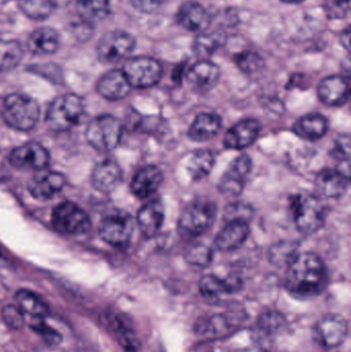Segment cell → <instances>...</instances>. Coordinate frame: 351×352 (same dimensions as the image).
Returning <instances> with one entry per match:
<instances>
[{"instance_id": "cell-31", "label": "cell", "mask_w": 351, "mask_h": 352, "mask_svg": "<svg viewBox=\"0 0 351 352\" xmlns=\"http://www.w3.org/2000/svg\"><path fill=\"white\" fill-rule=\"evenodd\" d=\"M214 156L210 151L198 150L188 161L187 170L192 179L198 182L212 173L214 166Z\"/></svg>"}, {"instance_id": "cell-9", "label": "cell", "mask_w": 351, "mask_h": 352, "mask_svg": "<svg viewBox=\"0 0 351 352\" xmlns=\"http://www.w3.org/2000/svg\"><path fill=\"white\" fill-rule=\"evenodd\" d=\"M122 72L125 74L130 86L134 88H150L160 82L163 68L154 58L135 57L126 62Z\"/></svg>"}, {"instance_id": "cell-21", "label": "cell", "mask_w": 351, "mask_h": 352, "mask_svg": "<svg viewBox=\"0 0 351 352\" xmlns=\"http://www.w3.org/2000/svg\"><path fill=\"white\" fill-rule=\"evenodd\" d=\"M249 235V227L247 221H227L226 226L216 235L214 244L222 252H232L242 246Z\"/></svg>"}, {"instance_id": "cell-40", "label": "cell", "mask_w": 351, "mask_h": 352, "mask_svg": "<svg viewBox=\"0 0 351 352\" xmlns=\"http://www.w3.org/2000/svg\"><path fill=\"white\" fill-rule=\"evenodd\" d=\"M185 261L192 266L207 267L212 262V250L202 244L192 246L187 250Z\"/></svg>"}, {"instance_id": "cell-46", "label": "cell", "mask_w": 351, "mask_h": 352, "mask_svg": "<svg viewBox=\"0 0 351 352\" xmlns=\"http://www.w3.org/2000/svg\"><path fill=\"white\" fill-rule=\"evenodd\" d=\"M340 41H341L342 45H344V47H346V50H350V28L346 29V30H344L343 32H342L341 38H340Z\"/></svg>"}, {"instance_id": "cell-8", "label": "cell", "mask_w": 351, "mask_h": 352, "mask_svg": "<svg viewBox=\"0 0 351 352\" xmlns=\"http://www.w3.org/2000/svg\"><path fill=\"white\" fill-rule=\"evenodd\" d=\"M52 225L59 233L82 235L91 229L88 213L76 203L66 201L55 207L52 213Z\"/></svg>"}, {"instance_id": "cell-27", "label": "cell", "mask_w": 351, "mask_h": 352, "mask_svg": "<svg viewBox=\"0 0 351 352\" xmlns=\"http://www.w3.org/2000/svg\"><path fill=\"white\" fill-rule=\"evenodd\" d=\"M241 287L242 283L237 277L220 279L216 275L210 274L202 277L199 283V291L204 297L214 298L224 294L236 293Z\"/></svg>"}, {"instance_id": "cell-15", "label": "cell", "mask_w": 351, "mask_h": 352, "mask_svg": "<svg viewBox=\"0 0 351 352\" xmlns=\"http://www.w3.org/2000/svg\"><path fill=\"white\" fill-rule=\"evenodd\" d=\"M317 333L324 346L334 349L346 341L348 334V322L343 316L329 314L317 324Z\"/></svg>"}, {"instance_id": "cell-23", "label": "cell", "mask_w": 351, "mask_h": 352, "mask_svg": "<svg viewBox=\"0 0 351 352\" xmlns=\"http://www.w3.org/2000/svg\"><path fill=\"white\" fill-rule=\"evenodd\" d=\"M132 87L122 70L113 69L101 76L97 82V91L107 100H122L128 96Z\"/></svg>"}, {"instance_id": "cell-2", "label": "cell", "mask_w": 351, "mask_h": 352, "mask_svg": "<svg viewBox=\"0 0 351 352\" xmlns=\"http://www.w3.org/2000/svg\"><path fill=\"white\" fill-rule=\"evenodd\" d=\"M84 118L86 107L82 99L76 94H65L52 102L45 122L53 131L64 132L80 126Z\"/></svg>"}, {"instance_id": "cell-41", "label": "cell", "mask_w": 351, "mask_h": 352, "mask_svg": "<svg viewBox=\"0 0 351 352\" xmlns=\"http://www.w3.org/2000/svg\"><path fill=\"white\" fill-rule=\"evenodd\" d=\"M1 318L4 324L12 330H20L24 327V312L18 306H4L1 310Z\"/></svg>"}, {"instance_id": "cell-17", "label": "cell", "mask_w": 351, "mask_h": 352, "mask_svg": "<svg viewBox=\"0 0 351 352\" xmlns=\"http://www.w3.org/2000/svg\"><path fill=\"white\" fill-rule=\"evenodd\" d=\"M220 80V69L208 60H201L192 65L187 72V80L196 92L212 90Z\"/></svg>"}, {"instance_id": "cell-47", "label": "cell", "mask_w": 351, "mask_h": 352, "mask_svg": "<svg viewBox=\"0 0 351 352\" xmlns=\"http://www.w3.org/2000/svg\"><path fill=\"white\" fill-rule=\"evenodd\" d=\"M282 1L288 2V3H299V2L303 1V0H282Z\"/></svg>"}, {"instance_id": "cell-43", "label": "cell", "mask_w": 351, "mask_h": 352, "mask_svg": "<svg viewBox=\"0 0 351 352\" xmlns=\"http://www.w3.org/2000/svg\"><path fill=\"white\" fill-rule=\"evenodd\" d=\"M350 0H325V10L330 19L338 20L350 14Z\"/></svg>"}, {"instance_id": "cell-36", "label": "cell", "mask_w": 351, "mask_h": 352, "mask_svg": "<svg viewBox=\"0 0 351 352\" xmlns=\"http://www.w3.org/2000/svg\"><path fill=\"white\" fill-rule=\"evenodd\" d=\"M225 37L223 33H201L194 41V52L201 57L212 55L216 50L220 49L224 43Z\"/></svg>"}, {"instance_id": "cell-34", "label": "cell", "mask_w": 351, "mask_h": 352, "mask_svg": "<svg viewBox=\"0 0 351 352\" xmlns=\"http://www.w3.org/2000/svg\"><path fill=\"white\" fill-rule=\"evenodd\" d=\"M24 55L22 45L16 41H0V70L16 67Z\"/></svg>"}, {"instance_id": "cell-22", "label": "cell", "mask_w": 351, "mask_h": 352, "mask_svg": "<svg viewBox=\"0 0 351 352\" xmlns=\"http://www.w3.org/2000/svg\"><path fill=\"white\" fill-rule=\"evenodd\" d=\"M93 186L101 192H113L122 182V170L117 162L111 159L99 162L91 175Z\"/></svg>"}, {"instance_id": "cell-28", "label": "cell", "mask_w": 351, "mask_h": 352, "mask_svg": "<svg viewBox=\"0 0 351 352\" xmlns=\"http://www.w3.org/2000/svg\"><path fill=\"white\" fill-rule=\"evenodd\" d=\"M294 131L297 135L310 142L321 140L328 131L327 119L319 113H308L295 124Z\"/></svg>"}, {"instance_id": "cell-19", "label": "cell", "mask_w": 351, "mask_h": 352, "mask_svg": "<svg viewBox=\"0 0 351 352\" xmlns=\"http://www.w3.org/2000/svg\"><path fill=\"white\" fill-rule=\"evenodd\" d=\"M165 209L160 199H152L144 205L137 213V225L146 237H154L164 223Z\"/></svg>"}, {"instance_id": "cell-12", "label": "cell", "mask_w": 351, "mask_h": 352, "mask_svg": "<svg viewBox=\"0 0 351 352\" xmlns=\"http://www.w3.org/2000/svg\"><path fill=\"white\" fill-rule=\"evenodd\" d=\"M51 157L45 146L34 142L22 144L12 151L10 163L16 169L41 171L49 165Z\"/></svg>"}, {"instance_id": "cell-6", "label": "cell", "mask_w": 351, "mask_h": 352, "mask_svg": "<svg viewBox=\"0 0 351 352\" xmlns=\"http://www.w3.org/2000/svg\"><path fill=\"white\" fill-rule=\"evenodd\" d=\"M133 233V217L123 209L109 211L99 223L100 237L113 248H124L129 245Z\"/></svg>"}, {"instance_id": "cell-7", "label": "cell", "mask_w": 351, "mask_h": 352, "mask_svg": "<svg viewBox=\"0 0 351 352\" xmlns=\"http://www.w3.org/2000/svg\"><path fill=\"white\" fill-rule=\"evenodd\" d=\"M122 124L117 118L102 115L89 123L86 138L89 144L99 152H109L119 146L122 138Z\"/></svg>"}, {"instance_id": "cell-35", "label": "cell", "mask_w": 351, "mask_h": 352, "mask_svg": "<svg viewBox=\"0 0 351 352\" xmlns=\"http://www.w3.org/2000/svg\"><path fill=\"white\" fill-rule=\"evenodd\" d=\"M19 8L28 18L45 20L56 8L54 0H18Z\"/></svg>"}, {"instance_id": "cell-48", "label": "cell", "mask_w": 351, "mask_h": 352, "mask_svg": "<svg viewBox=\"0 0 351 352\" xmlns=\"http://www.w3.org/2000/svg\"><path fill=\"white\" fill-rule=\"evenodd\" d=\"M10 1V0H0V4L6 3V2Z\"/></svg>"}, {"instance_id": "cell-16", "label": "cell", "mask_w": 351, "mask_h": 352, "mask_svg": "<svg viewBox=\"0 0 351 352\" xmlns=\"http://www.w3.org/2000/svg\"><path fill=\"white\" fill-rule=\"evenodd\" d=\"M319 99L330 107H340L348 102L350 96V80L343 76L324 78L317 89Z\"/></svg>"}, {"instance_id": "cell-20", "label": "cell", "mask_w": 351, "mask_h": 352, "mask_svg": "<svg viewBox=\"0 0 351 352\" xmlns=\"http://www.w3.org/2000/svg\"><path fill=\"white\" fill-rule=\"evenodd\" d=\"M179 24L192 32H204L210 27V12L199 2L185 1L177 12Z\"/></svg>"}, {"instance_id": "cell-25", "label": "cell", "mask_w": 351, "mask_h": 352, "mask_svg": "<svg viewBox=\"0 0 351 352\" xmlns=\"http://www.w3.org/2000/svg\"><path fill=\"white\" fill-rule=\"evenodd\" d=\"M222 120L216 113H202L196 117L189 129L190 140L195 142H205L220 132Z\"/></svg>"}, {"instance_id": "cell-32", "label": "cell", "mask_w": 351, "mask_h": 352, "mask_svg": "<svg viewBox=\"0 0 351 352\" xmlns=\"http://www.w3.org/2000/svg\"><path fill=\"white\" fill-rule=\"evenodd\" d=\"M109 8V0H76V12L87 24L102 20Z\"/></svg>"}, {"instance_id": "cell-3", "label": "cell", "mask_w": 351, "mask_h": 352, "mask_svg": "<svg viewBox=\"0 0 351 352\" xmlns=\"http://www.w3.org/2000/svg\"><path fill=\"white\" fill-rule=\"evenodd\" d=\"M2 119L12 129L29 131L36 125L41 116L38 103L26 94L14 93L4 100Z\"/></svg>"}, {"instance_id": "cell-38", "label": "cell", "mask_w": 351, "mask_h": 352, "mask_svg": "<svg viewBox=\"0 0 351 352\" xmlns=\"http://www.w3.org/2000/svg\"><path fill=\"white\" fill-rule=\"evenodd\" d=\"M236 65L240 68L241 72L247 74H257L264 67L263 58L255 52H242L235 56Z\"/></svg>"}, {"instance_id": "cell-14", "label": "cell", "mask_w": 351, "mask_h": 352, "mask_svg": "<svg viewBox=\"0 0 351 352\" xmlns=\"http://www.w3.org/2000/svg\"><path fill=\"white\" fill-rule=\"evenodd\" d=\"M66 186V178L55 171H41L28 182V190L33 198L45 201L54 198Z\"/></svg>"}, {"instance_id": "cell-5", "label": "cell", "mask_w": 351, "mask_h": 352, "mask_svg": "<svg viewBox=\"0 0 351 352\" xmlns=\"http://www.w3.org/2000/svg\"><path fill=\"white\" fill-rule=\"evenodd\" d=\"M214 203L206 200L194 201L181 212L177 223L179 233L187 238H195L205 233L216 219Z\"/></svg>"}, {"instance_id": "cell-18", "label": "cell", "mask_w": 351, "mask_h": 352, "mask_svg": "<svg viewBox=\"0 0 351 352\" xmlns=\"http://www.w3.org/2000/svg\"><path fill=\"white\" fill-rule=\"evenodd\" d=\"M350 186V178L340 169L326 168L315 179V188L321 196L337 199L343 196Z\"/></svg>"}, {"instance_id": "cell-1", "label": "cell", "mask_w": 351, "mask_h": 352, "mask_svg": "<svg viewBox=\"0 0 351 352\" xmlns=\"http://www.w3.org/2000/svg\"><path fill=\"white\" fill-rule=\"evenodd\" d=\"M327 283V267L313 252L297 254L288 266L286 287L295 297H317L325 291Z\"/></svg>"}, {"instance_id": "cell-37", "label": "cell", "mask_w": 351, "mask_h": 352, "mask_svg": "<svg viewBox=\"0 0 351 352\" xmlns=\"http://www.w3.org/2000/svg\"><path fill=\"white\" fill-rule=\"evenodd\" d=\"M258 329L267 335L275 334L286 324L284 314L275 310L264 312L258 318Z\"/></svg>"}, {"instance_id": "cell-45", "label": "cell", "mask_w": 351, "mask_h": 352, "mask_svg": "<svg viewBox=\"0 0 351 352\" xmlns=\"http://www.w3.org/2000/svg\"><path fill=\"white\" fill-rule=\"evenodd\" d=\"M132 6L144 14L157 12L166 0H130Z\"/></svg>"}, {"instance_id": "cell-33", "label": "cell", "mask_w": 351, "mask_h": 352, "mask_svg": "<svg viewBox=\"0 0 351 352\" xmlns=\"http://www.w3.org/2000/svg\"><path fill=\"white\" fill-rule=\"evenodd\" d=\"M298 244L293 241H280L271 246L268 252L270 263L274 266L288 267L298 254Z\"/></svg>"}, {"instance_id": "cell-10", "label": "cell", "mask_w": 351, "mask_h": 352, "mask_svg": "<svg viewBox=\"0 0 351 352\" xmlns=\"http://www.w3.org/2000/svg\"><path fill=\"white\" fill-rule=\"evenodd\" d=\"M135 39L125 31L105 33L97 45V55L104 63H115L130 55L135 47Z\"/></svg>"}, {"instance_id": "cell-11", "label": "cell", "mask_w": 351, "mask_h": 352, "mask_svg": "<svg viewBox=\"0 0 351 352\" xmlns=\"http://www.w3.org/2000/svg\"><path fill=\"white\" fill-rule=\"evenodd\" d=\"M253 168L251 159L243 154L231 163L218 182V190L225 196L235 198L245 190L247 178Z\"/></svg>"}, {"instance_id": "cell-44", "label": "cell", "mask_w": 351, "mask_h": 352, "mask_svg": "<svg viewBox=\"0 0 351 352\" xmlns=\"http://www.w3.org/2000/svg\"><path fill=\"white\" fill-rule=\"evenodd\" d=\"M334 158L339 161H350V135L340 136L334 142V148L332 150Z\"/></svg>"}, {"instance_id": "cell-30", "label": "cell", "mask_w": 351, "mask_h": 352, "mask_svg": "<svg viewBox=\"0 0 351 352\" xmlns=\"http://www.w3.org/2000/svg\"><path fill=\"white\" fill-rule=\"evenodd\" d=\"M16 301L18 307L28 314L30 318H43L49 316V306L43 301V298L28 289H20L16 294Z\"/></svg>"}, {"instance_id": "cell-24", "label": "cell", "mask_w": 351, "mask_h": 352, "mask_svg": "<svg viewBox=\"0 0 351 352\" xmlns=\"http://www.w3.org/2000/svg\"><path fill=\"white\" fill-rule=\"evenodd\" d=\"M162 182V171L154 165H148L134 175L131 182V190L137 198L146 199L157 192Z\"/></svg>"}, {"instance_id": "cell-39", "label": "cell", "mask_w": 351, "mask_h": 352, "mask_svg": "<svg viewBox=\"0 0 351 352\" xmlns=\"http://www.w3.org/2000/svg\"><path fill=\"white\" fill-rule=\"evenodd\" d=\"M29 326L37 334L43 337L45 343L51 345V346H58L61 344L62 336L55 329L47 326L43 318H31Z\"/></svg>"}, {"instance_id": "cell-29", "label": "cell", "mask_w": 351, "mask_h": 352, "mask_svg": "<svg viewBox=\"0 0 351 352\" xmlns=\"http://www.w3.org/2000/svg\"><path fill=\"white\" fill-rule=\"evenodd\" d=\"M107 326L115 334L117 342L127 352H137L139 341L135 333L126 326L125 322L119 316L109 314L106 318Z\"/></svg>"}, {"instance_id": "cell-13", "label": "cell", "mask_w": 351, "mask_h": 352, "mask_svg": "<svg viewBox=\"0 0 351 352\" xmlns=\"http://www.w3.org/2000/svg\"><path fill=\"white\" fill-rule=\"evenodd\" d=\"M262 126L255 119L242 120L235 124L224 138V144L230 150L241 151L255 144L259 138Z\"/></svg>"}, {"instance_id": "cell-49", "label": "cell", "mask_w": 351, "mask_h": 352, "mask_svg": "<svg viewBox=\"0 0 351 352\" xmlns=\"http://www.w3.org/2000/svg\"><path fill=\"white\" fill-rule=\"evenodd\" d=\"M262 352H269V351H262Z\"/></svg>"}, {"instance_id": "cell-4", "label": "cell", "mask_w": 351, "mask_h": 352, "mask_svg": "<svg viewBox=\"0 0 351 352\" xmlns=\"http://www.w3.org/2000/svg\"><path fill=\"white\" fill-rule=\"evenodd\" d=\"M291 208L297 228L305 235L317 233L325 225L326 207L317 195H296L291 201Z\"/></svg>"}, {"instance_id": "cell-42", "label": "cell", "mask_w": 351, "mask_h": 352, "mask_svg": "<svg viewBox=\"0 0 351 352\" xmlns=\"http://www.w3.org/2000/svg\"><path fill=\"white\" fill-rule=\"evenodd\" d=\"M225 221H245L249 223L253 217V208L245 203H233L225 209Z\"/></svg>"}, {"instance_id": "cell-26", "label": "cell", "mask_w": 351, "mask_h": 352, "mask_svg": "<svg viewBox=\"0 0 351 352\" xmlns=\"http://www.w3.org/2000/svg\"><path fill=\"white\" fill-rule=\"evenodd\" d=\"M60 45V36L55 29L49 27H39L29 36L28 47L31 53L36 55L54 54Z\"/></svg>"}]
</instances>
